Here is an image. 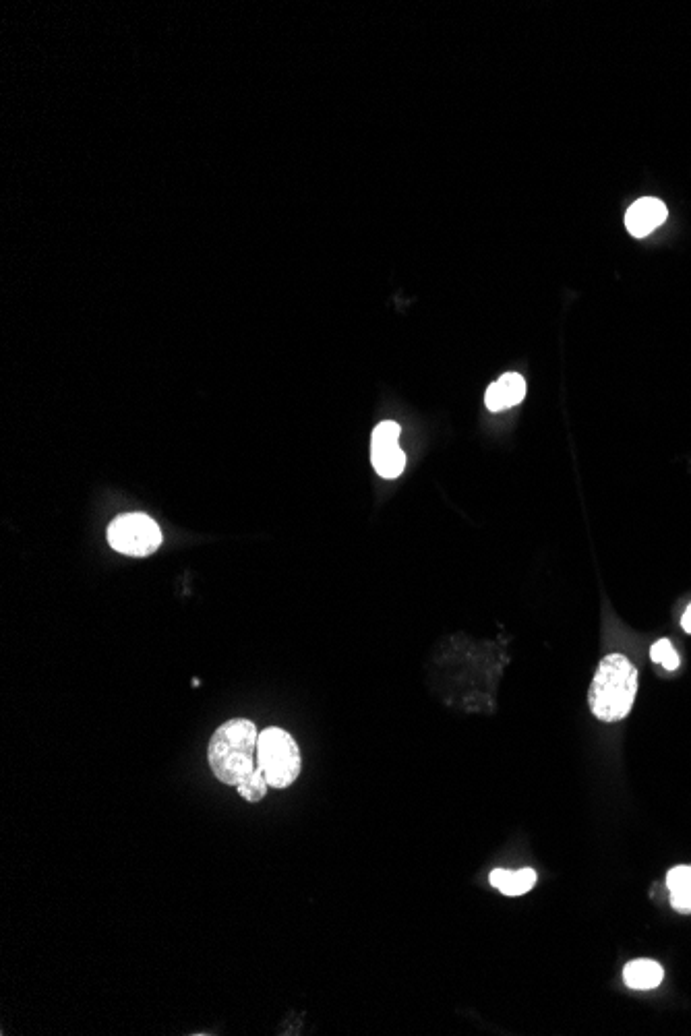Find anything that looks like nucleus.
I'll return each mask as SVG.
<instances>
[{"mask_svg": "<svg viewBox=\"0 0 691 1036\" xmlns=\"http://www.w3.org/2000/svg\"><path fill=\"white\" fill-rule=\"evenodd\" d=\"M259 730L247 718H232L212 735L207 761L214 776L228 786H238L257 768Z\"/></svg>", "mask_w": 691, "mask_h": 1036, "instance_id": "1", "label": "nucleus"}, {"mask_svg": "<svg viewBox=\"0 0 691 1036\" xmlns=\"http://www.w3.org/2000/svg\"><path fill=\"white\" fill-rule=\"evenodd\" d=\"M638 670L627 656L609 654L598 664L590 685V710L603 722L623 720L636 702Z\"/></svg>", "mask_w": 691, "mask_h": 1036, "instance_id": "2", "label": "nucleus"}, {"mask_svg": "<svg viewBox=\"0 0 691 1036\" xmlns=\"http://www.w3.org/2000/svg\"><path fill=\"white\" fill-rule=\"evenodd\" d=\"M257 766L263 770L267 784L272 788H288L296 782L303 757H300L298 743L284 728L272 726L259 733Z\"/></svg>", "mask_w": 691, "mask_h": 1036, "instance_id": "3", "label": "nucleus"}, {"mask_svg": "<svg viewBox=\"0 0 691 1036\" xmlns=\"http://www.w3.org/2000/svg\"><path fill=\"white\" fill-rule=\"evenodd\" d=\"M108 542L116 553L127 557L154 555L164 542L160 526L145 513L118 515L108 526Z\"/></svg>", "mask_w": 691, "mask_h": 1036, "instance_id": "4", "label": "nucleus"}, {"mask_svg": "<svg viewBox=\"0 0 691 1036\" xmlns=\"http://www.w3.org/2000/svg\"><path fill=\"white\" fill-rule=\"evenodd\" d=\"M371 462L381 478L394 480L406 468V453L400 447V424L385 420L377 424L371 439Z\"/></svg>", "mask_w": 691, "mask_h": 1036, "instance_id": "5", "label": "nucleus"}, {"mask_svg": "<svg viewBox=\"0 0 691 1036\" xmlns=\"http://www.w3.org/2000/svg\"><path fill=\"white\" fill-rule=\"evenodd\" d=\"M667 216H669V211L663 201L654 199V197H644V199H638L632 207L627 209L625 228L634 238H646L658 226L665 224Z\"/></svg>", "mask_w": 691, "mask_h": 1036, "instance_id": "6", "label": "nucleus"}, {"mask_svg": "<svg viewBox=\"0 0 691 1036\" xmlns=\"http://www.w3.org/2000/svg\"><path fill=\"white\" fill-rule=\"evenodd\" d=\"M526 379L520 373H505L491 383L485 393V404L491 412H503L518 406L526 398Z\"/></svg>", "mask_w": 691, "mask_h": 1036, "instance_id": "7", "label": "nucleus"}, {"mask_svg": "<svg viewBox=\"0 0 691 1036\" xmlns=\"http://www.w3.org/2000/svg\"><path fill=\"white\" fill-rule=\"evenodd\" d=\"M623 977H625V985L629 989L648 991V989H656L660 983H663L665 972H663V966L654 960H634L625 966Z\"/></svg>", "mask_w": 691, "mask_h": 1036, "instance_id": "8", "label": "nucleus"}, {"mask_svg": "<svg viewBox=\"0 0 691 1036\" xmlns=\"http://www.w3.org/2000/svg\"><path fill=\"white\" fill-rule=\"evenodd\" d=\"M493 888H497L505 896H522L530 892L536 883V873L528 867L520 871H509V869H495L491 873Z\"/></svg>", "mask_w": 691, "mask_h": 1036, "instance_id": "9", "label": "nucleus"}, {"mask_svg": "<svg viewBox=\"0 0 691 1036\" xmlns=\"http://www.w3.org/2000/svg\"><path fill=\"white\" fill-rule=\"evenodd\" d=\"M267 788H269L267 778H265V774H263V770L259 766L255 768V772L251 776H247L243 782L236 786L238 795L243 797L247 803H259L261 799H265Z\"/></svg>", "mask_w": 691, "mask_h": 1036, "instance_id": "10", "label": "nucleus"}, {"mask_svg": "<svg viewBox=\"0 0 691 1036\" xmlns=\"http://www.w3.org/2000/svg\"><path fill=\"white\" fill-rule=\"evenodd\" d=\"M650 658L656 664H663L667 670H675L679 666V656H677L675 648L671 646L669 639H658L650 650Z\"/></svg>", "mask_w": 691, "mask_h": 1036, "instance_id": "11", "label": "nucleus"}, {"mask_svg": "<svg viewBox=\"0 0 691 1036\" xmlns=\"http://www.w3.org/2000/svg\"><path fill=\"white\" fill-rule=\"evenodd\" d=\"M687 883H691V865H679V867H673L667 873V888L669 890H677L681 886H687Z\"/></svg>", "mask_w": 691, "mask_h": 1036, "instance_id": "12", "label": "nucleus"}, {"mask_svg": "<svg viewBox=\"0 0 691 1036\" xmlns=\"http://www.w3.org/2000/svg\"><path fill=\"white\" fill-rule=\"evenodd\" d=\"M671 904L679 912H691V883L681 886L677 890H671Z\"/></svg>", "mask_w": 691, "mask_h": 1036, "instance_id": "13", "label": "nucleus"}, {"mask_svg": "<svg viewBox=\"0 0 691 1036\" xmlns=\"http://www.w3.org/2000/svg\"><path fill=\"white\" fill-rule=\"evenodd\" d=\"M681 627L685 633H691V604L687 606V611L681 617Z\"/></svg>", "mask_w": 691, "mask_h": 1036, "instance_id": "14", "label": "nucleus"}]
</instances>
